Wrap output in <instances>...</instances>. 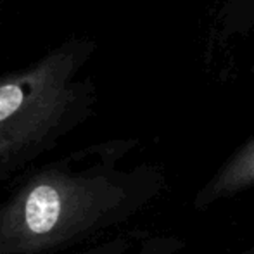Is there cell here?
Returning a JSON list of instances; mask_svg holds the SVG:
<instances>
[{
	"instance_id": "7a4b0ae2",
	"label": "cell",
	"mask_w": 254,
	"mask_h": 254,
	"mask_svg": "<svg viewBox=\"0 0 254 254\" xmlns=\"http://www.w3.org/2000/svg\"><path fill=\"white\" fill-rule=\"evenodd\" d=\"M76 51L64 47L0 81V171L44 149L76 107Z\"/></svg>"
},
{
	"instance_id": "6da1fadb",
	"label": "cell",
	"mask_w": 254,
	"mask_h": 254,
	"mask_svg": "<svg viewBox=\"0 0 254 254\" xmlns=\"http://www.w3.org/2000/svg\"><path fill=\"white\" fill-rule=\"evenodd\" d=\"M111 204L113 194L101 178L42 171L0 207V254H47L73 244Z\"/></svg>"
}]
</instances>
